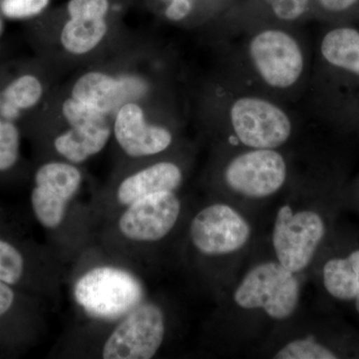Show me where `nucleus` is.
<instances>
[{
  "label": "nucleus",
  "mask_w": 359,
  "mask_h": 359,
  "mask_svg": "<svg viewBox=\"0 0 359 359\" xmlns=\"http://www.w3.org/2000/svg\"><path fill=\"white\" fill-rule=\"evenodd\" d=\"M74 297L92 318L115 320L142 304L144 292L140 282L128 271L101 266L79 278Z\"/></svg>",
  "instance_id": "6"
},
{
  "label": "nucleus",
  "mask_w": 359,
  "mask_h": 359,
  "mask_svg": "<svg viewBox=\"0 0 359 359\" xmlns=\"http://www.w3.org/2000/svg\"><path fill=\"white\" fill-rule=\"evenodd\" d=\"M81 181L79 170L66 163H48L39 168L32 202L36 218L45 228L55 229L61 224Z\"/></svg>",
  "instance_id": "11"
},
{
  "label": "nucleus",
  "mask_w": 359,
  "mask_h": 359,
  "mask_svg": "<svg viewBox=\"0 0 359 359\" xmlns=\"http://www.w3.org/2000/svg\"><path fill=\"white\" fill-rule=\"evenodd\" d=\"M318 60L327 67L359 79V29L337 26L321 35Z\"/></svg>",
  "instance_id": "16"
},
{
  "label": "nucleus",
  "mask_w": 359,
  "mask_h": 359,
  "mask_svg": "<svg viewBox=\"0 0 359 359\" xmlns=\"http://www.w3.org/2000/svg\"><path fill=\"white\" fill-rule=\"evenodd\" d=\"M107 33L104 18H70L60 34L61 44L75 55H83L96 48Z\"/></svg>",
  "instance_id": "18"
},
{
  "label": "nucleus",
  "mask_w": 359,
  "mask_h": 359,
  "mask_svg": "<svg viewBox=\"0 0 359 359\" xmlns=\"http://www.w3.org/2000/svg\"><path fill=\"white\" fill-rule=\"evenodd\" d=\"M0 30H1V21H0Z\"/></svg>",
  "instance_id": "32"
},
{
  "label": "nucleus",
  "mask_w": 359,
  "mask_h": 359,
  "mask_svg": "<svg viewBox=\"0 0 359 359\" xmlns=\"http://www.w3.org/2000/svg\"><path fill=\"white\" fill-rule=\"evenodd\" d=\"M43 87L39 78L26 74L16 78L4 89V101L13 104L21 110L34 107L41 99Z\"/></svg>",
  "instance_id": "21"
},
{
  "label": "nucleus",
  "mask_w": 359,
  "mask_h": 359,
  "mask_svg": "<svg viewBox=\"0 0 359 359\" xmlns=\"http://www.w3.org/2000/svg\"><path fill=\"white\" fill-rule=\"evenodd\" d=\"M351 309H353L354 314H355L356 318L359 320V297L356 299L355 301L351 304Z\"/></svg>",
  "instance_id": "30"
},
{
  "label": "nucleus",
  "mask_w": 359,
  "mask_h": 359,
  "mask_svg": "<svg viewBox=\"0 0 359 359\" xmlns=\"http://www.w3.org/2000/svg\"><path fill=\"white\" fill-rule=\"evenodd\" d=\"M183 170L170 161L155 163L128 177L120 184L117 198L123 205L154 194L175 192L183 183Z\"/></svg>",
  "instance_id": "15"
},
{
  "label": "nucleus",
  "mask_w": 359,
  "mask_h": 359,
  "mask_svg": "<svg viewBox=\"0 0 359 359\" xmlns=\"http://www.w3.org/2000/svg\"><path fill=\"white\" fill-rule=\"evenodd\" d=\"M194 6L191 0H171L165 9V16L172 22H181L192 15Z\"/></svg>",
  "instance_id": "26"
},
{
  "label": "nucleus",
  "mask_w": 359,
  "mask_h": 359,
  "mask_svg": "<svg viewBox=\"0 0 359 359\" xmlns=\"http://www.w3.org/2000/svg\"><path fill=\"white\" fill-rule=\"evenodd\" d=\"M313 269L328 301L351 306L359 297V233L337 224Z\"/></svg>",
  "instance_id": "8"
},
{
  "label": "nucleus",
  "mask_w": 359,
  "mask_h": 359,
  "mask_svg": "<svg viewBox=\"0 0 359 359\" xmlns=\"http://www.w3.org/2000/svg\"><path fill=\"white\" fill-rule=\"evenodd\" d=\"M215 114L224 147L287 149L299 131V115L287 104L217 80Z\"/></svg>",
  "instance_id": "3"
},
{
  "label": "nucleus",
  "mask_w": 359,
  "mask_h": 359,
  "mask_svg": "<svg viewBox=\"0 0 359 359\" xmlns=\"http://www.w3.org/2000/svg\"><path fill=\"white\" fill-rule=\"evenodd\" d=\"M182 205L175 192L154 194L135 201L122 215L119 229L136 242H158L169 235L178 222Z\"/></svg>",
  "instance_id": "12"
},
{
  "label": "nucleus",
  "mask_w": 359,
  "mask_h": 359,
  "mask_svg": "<svg viewBox=\"0 0 359 359\" xmlns=\"http://www.w3.org/2000/svg\"><path fill=\"white\" fill-rule=\"evenodd\" d=\"M20 154V132L13 123L0 119V171L11 169Z\"/></svg>",
  "instance_id": "22"
},
{
  "label": "nucleus",
  "mask_w": 359,
  "mask_h": 359,
  "mask_svg": "<svg viewBox=\"0 0 359 359\" xmlns=\"http://www.w3.org/2000/svg\"><path fill=\"white\" fill-rule=\"evenodd\" d=\"M14 301L13 290L6 285V283L0 280V316L11 309Z\"/></svg>",
  "instance_id": "28"
},
{
  "label": "nucleus",
  "mask_w": 359,
  "mask_h": 359,
  "mask_svg": "<svg viewBox=\"0 0 359 359\" xmlns=\"http://www.w3.org/2000/svg\"><path fill=\"white\" fill-rule=\"evenodd\" d=\"M49 0H2V13L13 20L32 18L44 11Z\"/></svg>",
  "instance_id": "24"
},
{
  "label": "nucleus",
  "mask_w": 359,
  "mask_h": 359,
  "mask_svg": "<svg viewBox=\"0 0 359 359\" xmlns=\"http://www.w3.org/2000/svg\"><path fill=\"white\" fill-rule=\"evenodd\" d=\"M290 195L276 210L271 228L273 257L285 269L302 276L313 269L337 226L344 204L339 187Z\"/></svg>",
  "instance_id": "2"
},
{
  "label": "nucleus",
  "mask_w": 359,
  "mask_h": 359,
  "mask_svg": "<svg viewBox=\"0 0 359 359\" xmlns=\"http://www.w3.org/2000/svg\"><path fill=\"white\" fill-rule=\"evenodd\" d=\"M358 195H359V190H358ZM358 205H359V196H358Z\"/></svg>",
  "instance_id": "33"
},
{
  "label": "nucleus",
  "mask_w": 359,
  "mask_h": 359,
  "mask_svg": "<svg viewBox=\"0 0 359 359\" xmlns=\"http://www.w3.org/2000/svg\"><path fill=\"white\" fill-rule=\"evenodd\" d=\"M62 115L71 128L83 134L103 150L111 134L108 115L74 98L65 101Z\"/></svg>",
  "instance_id": "17"
},
{
  "label": "nucleus",
  "mask_w": 359,
  "mask_h": 359,
  "mask_svg": "<svg viewBox=\"0 0 359 359\" xmlns=\"http://www.w3.org/2000/svg\"><path fill=\"white\" fill-rule=\"evenodd\" d=\"M359 0H313L320 11L325 13L339 14L351 11L358 4Z\"/></svg>",
  "instance_id": "27"
},
{
  "label": "nucleus",
  "mask_w": 359,
  "mask_h": 359,
  "mask_svg": "<svg viewBox=\"0 0 359 359\" xmlns=\"http://www.w3.org/2000/svg\"><path fill=\"white\" fill-rule=\"evenodd\" d=\"M266 15L259 25L299 27L313 11V0H262Z\"/></svg>",
  "instance_id": "19"
},
{
  "label": "nucleus",
  "mask_w": 359,
  "mask_h": 359,
  "mask_svg": "<svg viewBox=\"0 0 359 359\" xmlns=\"http://www.w3.org/2000/svg\"><path fill=\"white\" fill-rule=\"evenodd\" d=\"M276 359L359 358V332L341 321L283 340L271 353Z\"/></svg>",
  "instance_id": "10"
},
{
  "label": "nucleus",
  "mask_w": 359,
  "mask_h": 359,
  "mask_svg": "<svg viewBox=\"0 0 359 359\" xmlns=\"http://www.w3.org/2000/svg\"><path fill=\"white\" fill-rule=\"evenodd\" d=\"M252 226L244 212L226 202L203 208L190 224L191 242L203 256L231 259L252 242Z\"/></svg>",
  "instance_id": "7"
},
{
  "label": "nucleus",
  "mask_w": 359,
  "mask_h": 359,
  "mask_svg": "<svg viewBox=\"0 0 359 359\" xmlns=\"http://www.w3.org/2000/svg\"><path fill=\"white\" fill-rule=\"evenodd\" d=\"M54 147L59 154L75 164L84 162L102 151L93 141L73 128L59 135L54 141Z\"/></svg>",
  "instance_id": "20"
},
{
  "label": "nucleus",
  "mask_w": 359,
  "mask_h": 359,
  "mask_svg": "<svg viewBox=\"0 0 359 359\" xmlns=\"http://www.w3.org/2000/svg\"><path fill=\"white\" fill-rule=\"evenodd\" d=\"M23 273V259L15 248L0 241V280L13 285Z\"/></svg>",
  "instance_id": "23"
},
{
  "label": "nucleus",
  "mask_w": 359,
  "mask_h": 359,
  "mask_svg": "<svg viewBox=\"0 0 359 359\" xmlns=\"http://www.w3.org/2000/svg\"><path fill=\"white\" fill-rule=\"evenodd\" d=\"M0 113L7 120H13L20 114V110L16 108L13 104L4 101L0 106Z\"/></svg>",
  "instance_id": "29"
},
{
  "label": "nucleus",
  "mask_w": 359,
  "mask_h": 359,
  "mask_svg": "<svg viewBox=\"0 0 359 359\" xmlns=\"http://www.w3.org/2000/svg\"><path fill=\"white\" fill-rule=\"evenodd\" d=\"M219 35L224 82L287 105L306 95L313 65L297 27L261 25Z\"/></svg>",
  "instance_id": "1"
},
{
  "label": "nucleus",
  "mask_w": 359,
  "mask_h": 359,
  "mask_svg": "<svg viewBox=\"0 0 359 359\" xmlns=\"http://www.w3.org/2000/svg\"><path fill=\"white\" fill-rule=\"evenodd\" d=\"M164 1H168V2H169V1H171V0H164ZM191 1H192V2H193V4H194V1H195V0H191Z\"/></svg>",
  "instance_id": "31"
},
{
  "label": "nucleus",
  "mask_w": 359,
  "mask_h": 359,
  "mask_svg": "<svg viewBox=\"0 0 359 359\" xmlns=\"http://www.w3.org/2000/svg\"><path fill=\"white\" fill-rule=\"evenodd\" d=\"M109 9L108 0H70L67 11L70 18H104Z\"/></svg>",
  "instance_id": "25"
},
{
  "label": "nucleus",
  "mask_w": 359,
  "mask_h": 359,
  "mask_svg": "<svg viewBox=\"0 0 359 359\" xmlns=\"http://www.w3.org/2000/svg\"><path fill=\"white\" fill-rule=\"evenodd\" d=\"M166 334L165 316L154 304H140L115 328L103 348L104 359H149Z\"/></svg>",
  "instance_id": "9"
},
{
  "label": "nucleus",
  "mask_w": 359,
  "mask_h": 359,
  "mask_svg": "<svg viewBox=\"0 0 359 359\" xmlns=\"http://www.w3.org/2000/svg\"><path fill=\"white\" fill-rule=\"evenodd\" d=\"M301 276L273 257L262 259L245 271L233 290L231 301L241 311H257L275 323H287L301 304Z\"/></svg>",
  "instance_id": "5"
},
{
  "label": "nucleus",
  "mask_w": 359,
  "mask_h": 359,
  "mask_svg": "<svg viewBox=\"0 0 359 359\" xmlns=\"http://www.w3.org/2000/svg\"><path fill=\"white\" fill-rule=\"evenodd\" d=\"M114 134L123 151L136 158L165 152L174 141L171 130L148 123L143 109L134 102L125 103L116 113Z\"/></svg>",
  "instance_id": "13"
},
{
  "label": "nucleus",
  "mask_w": 359,
  "mask_h": 359,
  "mask_svg": "<svg viewBox=\"0 0 359 359\" xmlns=\"http://www.w3.org/2000/svg\"><path fill=\"white\" fill-rule=\"evenodd\" d=\"M219 183L224 192L248 202L276 197L294 182L287 149H252L222 146Z\"/></svg>",
  "instance_id": "4"
},
{
  "label": "nucleus",
  "mask_w": 359,
  "mask_h": 359,
  "mask_svg": "<svg viewBox=\"0 0 359 359\" xmlns=\"http://www.w3.org/2000/svg\"><path fill=\"white\" fill-rule=\"evenodd\" d=\"M143 81L133 77L116 79L102 72L86 73L77 80L72 88V98L109 115L127 100L143 94Z\"/></svg>",
  "instance_id": "14"
}]
</instances>
